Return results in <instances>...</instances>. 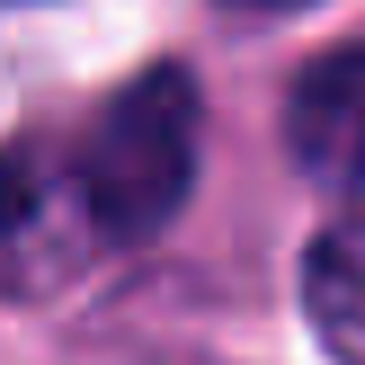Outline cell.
<instances>
[{"label": "cell", "mask_w": 365, "mask_h": 365, "mask_svg": "<svg viewBox=\"0 0 365 365\" xmlns=\"http://www.w3.org/2000/svg\"><path fill=\"white\" fill-rule=\"evenodd\" d=\"M232 9H303V0H232Z\"/></svg>", "instance_id": "5b68a950"}, {"label": "cell", "mask_w": 365, "mask_h": 365, "mask_svg": "<svg viewBox=\"0 0 365 365\" xmlns=\"http://www.w3.org/2000/svg\"><path fill=\"white\" fill-rule=\"evenodd\" d=\"M45 214H53V196H45L36 152H0V250H27L45 232Z\"/></svg>", "instance_id": "277c9868"}, {"label": "cell", "mask_w": 365, "mask_h": 365, "mask_svg": "<svg viewBox=\"0 0 365 365\" xmlns=\"http://www.w3.org/2000/svg\"><path fill=\"white\" fill-rule=\"evenodd\" d=\"M196 125H205V98H196V81L178 63L134 71L89 116L71 187H81V214L107 241H152L187 205V187H196Z\"/></svg>", "instance_id": "6da1fadb"}, {"label": "cell", "mask_w": 365, "mask_h": 365, "mask_svg": "<svg viewBox=\"0 0 365 365\" xmlns=\"http://www.w3.org/2000/svg\"><path fill=\"white\" fill-rule=\"evenodd\" d=\"M303 312L339 365H365V223H339L303 250Z\"/></svg>", "instance_id": "3957f363"}, {"label": "cell", "mask_w": 365, "mask_h": 365, "mask_svg": "<svg viewBox=\"0 0 365 365\" xmlns=\"http://www.w3.org/2000/svg\"><path fill=\"white\" fill-rule=\"evenodd\" d=\"M285 152L330 196H365V45L321 53L285 98Z\"/></svg>", "instance_id": "7a4b0ae2"}]
</instances>
